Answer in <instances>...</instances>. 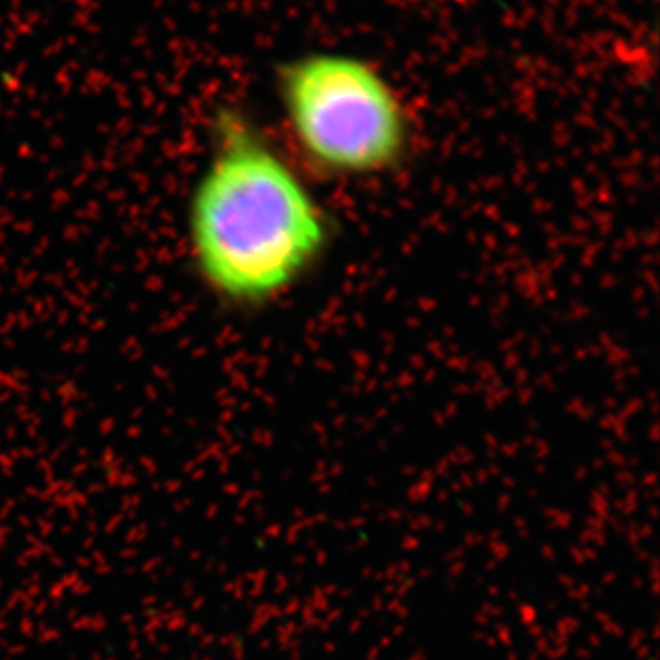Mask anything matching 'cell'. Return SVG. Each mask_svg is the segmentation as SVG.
<instances>
[{
	"instance_id": "2",
	"label": "cell",
	"mask_w": 660,
	"mask_h": 660,
	"mask_svg": "<svg viewBox=\"0 0 660 660\" xmlns=\"http://www.w3.org/2000/svg\"><path fill=\"white\" fill-rule=\"evenodd\" d=\"M277 92L294 147L325 176L384 174L409 151L405 103L364 57L328 50L294 57L279 68Z\"/></svg>"
},
{
	"instance_id": "1",
	"label": "cell",
	"mask_w": 660,
	"mask_h": 660,
	"mask_svg": "<svg viewBox=\"0 0 660 660\" xmlns=\"http://www.w3.org/2000/svg\"><path fill=\"white\" fill-rule=\"evenodd\" d=\"M191 259L211 292L259 307L307 276L330 226L308 184L237 110L215 121L213 153L191 193Z\"/></svg>"
}]
</instances>
